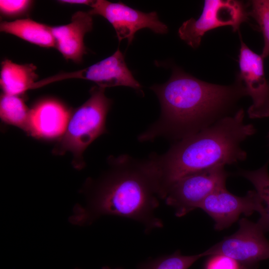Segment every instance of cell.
<instances>
[{
    "label": "cell",
    "instance_id": "d6986e66",
    "mask_svg": "<svg viewBox=\"0 0 269 269\" xmlns=\"http://www.w3.org/2000/svg\"><path fill=\"white\" fill-rule=\"evenodd\" d=\"M248 15L256 20L263 33L264 46L261 55L264 59L269 56V0H252Z\"/></svg>",
    "mask_w": 269,
    "mask_h": 269
},
{
    "label": "cell",
    "instance_id": "ba28073f",
    "mask_svg": "<svg viewBox=\"0 0 269 269\" xmlns=\"http://www.w3.org/2000/svg\"><path fill=\"white\" fill-rule=\"evenodd\" d=\"M88 11L91 15H99L106 18L113 26L120 42L127 39L133 41L135 32L148 28L157 34L168 32L166 25L160 21L155 11L144 13L134 9L122 2H112L106 0L94 1Z\"/></svg>",
    "mask_w": 269,
    "mask_h": 269
},
{
    "label": "cell",
    "instance_id": "7402d4cb",
    "mask_svg": "<svg viewBox=\"0 0 269 269\" xmlns=\"http://www.w3.org/2000/svg\"><path fill=\"white\" fill-rule=\"evenodd\" d=\"M61 3L76 4H85L90 5L94 2L93 0H64L58 1Z\"/></svg>",
    "mask_w": 269,
    "mask_h": 269
},
{
    "label": "cell",
    "instance_id": "e0dca14e",
    "mask_svg": "<svg viewBox=\"0 0 269 269\" xmlns=\"http://www.w3.org/2000/svg\"><path fill=\"white\" fill-rule=\"evenodd\" d=\"M268 161L255 170H241L239 174L248 179L254 185L255 190L262 200L263 210L257 222L263 231L269 232V173Z\"/></svg>",
    "mask_w": 269,
    "mask_h": 269
},
{
    "label": "cell",
    "instance_id": "3957f363",
    "mask_svg": "<svg viewBox=\"0 0 269 269\" xmlns=\"http://www.w3.org/2000/svg\"><path fill=\"white\" fill-rule=\"evenodd\" d=\"M244 110L241 108L233 115L174 142L165 153L150 154L160 199L164 200L171 186L186 175L245 160L247 154L241 143L255 134L256 130L253 124L244 123Z\"/></svg>",
    "mask_w": 269,
    "mask_h": 269
},
{
    "label": "cell",
    "instance_id": "5b68a950",
    "mask_svg": "<svg viewBox=\"0 0 269 269\" xmlns=\"http://www.w3.org/2000/svg\"><path fill=\"white\" fill-rule=\"evenodd\" d=\"M239 225L236 233L225 237L202 255L224 256L237 262L241 269H257L261 261L269 259V241L257 223L242 218Z\"/></svg>",
    "mask_w": 269,
    "mask_h": 269
},
{
    "label": "cell",
    "instance_id": "277c9868",
    "mask_svg": "<svg viewBox=\"0 0 269 269\" xmlns=\"http://www.w3.org/2000/svg\"><path fill=\"white\" fill-rule=\"evenodd\" d=\"M105 90L98 86L91 89L89 98L72 113L65 133L53 149L55 154L71 152L76 168L84 166L83 154L89 145L107 133V117L113 101Z\"/></svg>",
    "mask_w": 269,
    "mask_h": 269
},
{
    "label": "cell",
    "instance_id": "9a60e30c",
    "mask_svg": "<svg viewBox=\"0 0 269 269\" xmlns=\"http://www.w3.org/2000/svg\"><path fill=\"white\" fill-rule=\"evenodd\" d=\"M0 30L40 47H55V40L51 30V26L31 19L2 21L0 24Z\"/></svg>",
    "mask_w": 269,
    "mask_h": 269
},
{
    "label": "cell",
    "instance_id": "6da1fadb",
    "mask_svg": "<svg viewBox=\"0 0 269 269\" xmlns=\"http://www.w3.org/2000/svg\"><path fill=\"white\" fill-rule=\"evenodd\" d=\"M108 163V168L98 179L87 181V205L74 207L70 222L90 224L102 216L110 215L137 221L147 233L161 228L163 222L154 213L160 198L150 156L139 159L123 154L110 156Z\"/></svg>",
    "mask_w": 269,
    "mask_h": 269
},
{
    "label": "cell",
    "instance_id": "52a82bcc",
    "mask_svg": "<svg viewBox=\"0 0 269 269\" xmlns=\"http://www.w3.org/2000/svg\"><path fill=\"white\" fill-rule=\"evenodd\" d=\"M248 11L242 1L236 0H206L200 16L184 21L178 29L180 38L193 48L200 44L204 35L225 26L236 31L248 19Z\"/></svg>",
    "mask_w": 269,
    "mask_h": 269
},
{
    "label": "cell",
    "instance_id": "603a6c76",
    "mask_svg": "<svg viewBox=\"0 0 269 269\" xmlns=\"http://www.w3.org/2000/svg\"><path fill=\"white\" fill-rule=\"evenodd\" d=\"M75 269H79L76 268ZM102 269H111L110 268H109L108 267H104L102 268ZM115 269H123L122 268H116Z\"/></svg>",
    "mask_w": 269,
    "mask_h": 269
},
{
    "label": "cell",
    "instance_id": "ffe728a7",
    "mask_svg": "<svg viewBox=\"0 0 269 269\" xmlns=\"http://www.w3.org/2000/svg\"><path fill=\"white\" fill-rule=\"evenodd\" d=\"M32 2L27 0H0V11L5 16H20L29 10Z\"/></svg>",
    "mask_w": 269,
    "mask_h": 269
},
{
    "label": "cell",
    "instance_id": "ac0fdd59",
    "mask_svg": "<svg viewBox=\"0 0 269 269\" xmlns=\"http://www.w3.org/2000/svg\"><path fill=\"white\" fill-rule=\"evenodd\" d=\"M202 254L183 255L179 251L172 254L151 259L140 264L137 269H188L201 258Z\"/></svg>",
    "mask_w": 269,
    "mask_h": 269
},
{
    "label": "cell",
    "instance_id": "5bb4252c",
    "mask_svg": "<svg viewBox=\"0 0 269 269\" xmlns=\"http://www.w3.org/2000/svg\"><path fill=\"white\" fill-rule=\"evenodd\" d=\"M32 64H18L9 59L1 63L0 84L3 93L22 96L33 89L38 75Z\"/></svg>",
    "mask_w": 269,
    "mask_h": 269
},
{
    "label": "cell",
    "instance_id": "7c38bea8",
    "mask_svg": "<svg viewBox=\"0 0 269 269\" xmlns=\"http://www.w3.org/2000/svg\"><path fill=\"white\" fill-rule=\"evenodd\" d=\"M71 115V111L57 99L41 100L30 109L27 133L39 139L60 138L65 132Z\"/></svg>",
    "mask_w": 269,
    "mask_h": 269
},
{
    "label": "cell",
    "instance_id": "44dd1931",
    "mask_svg": "<svg viewBox=\"0 0 269 269\" xmlns=\"http://www.w3.org/2000/svg\"><path fill=\"white\" fill-rule=\"evenodd\" d=\"M204 269H241L233 260L221 255L212 256L205 264Z\"/></svg>",
    "mask_w": 269,
    "mask_h": 269
},
{
    "label": "cell",
    "instance_id": "4fadbf2b",
    "mask_svg": "<svg viewBox=\"0 0 269 269\" xmlns=\"http://www.w3.org/2000/svg\"><path fill=\"white\" fill-rule=\"evenodd\" d=\"M92 15L88 12L78 11L67 24L51 26L55 47L67 60L79 63L86 53L84 43L85 34L93 29Z\"/></svg>",
    "mask_w": 269,
    "mask_h": 269
},
{
    "label": "cell",
    "instance_id": "9c48e42d",
    "mask_svg": "<svg viewBox=\"0 0 269 269\" xmlns=\"http://www.w3.org/2000/svg\"><path fill=\"white\" fill-rule=\"evenodd\" d=\"M241 41L237 79L242 83L247 96L252 99L248 116L251 119L269 117V83L265 77L264 58Z\"/></svg>",
    "mask_w": 269,
    "mask_h": 269
},
{
    "label": "cell",
    "instance_id": "30bf717a",
    "mask_svg": "<svg viewBox=\"0 0 269 269\" xmlns=\"http://www.w3.org/2000/svg\"><path fill=\"white\" fill-rule=\"evenodd\" d=\"M71 78L88 80L105 89L125 86L141 91L140 84L128 68L124 56L119 48L111 56L86 68L54 75L41 80L40 84L43 86L51 82Z\"/></svg>",
    "mask_w": 269,
    "mask_h": 269
},
{
    "label": "cell",
    "instance_id": "2e32d148",
    "mask_svg": "<svg viewBox=\"0 0 269 269\" xmlns=\"http://www.w3.org/2000/svg\"><path fill=\"white\" fill-rule=\"evenodd\" d=\"M30 109L22 96L2 93L0 100V117L2 122L27 132Z\"/></svg>",
    "mask_w": 269,
    "mask_h": 269
},
{
    "label": "cell",
    "instance_id": "8992f818",
    "mask_svg": "<svg viewBox=\"0 0 269 269\" xmlns=\"http://www.w3.org/2000/svg\"><path fill=\"white\" fill-rule=\"evenodd\" d=\"M229 175L225 165H218L199 171L178 180L164 199L177 217H182L199 207L216 190L225 187Z\"/></svg>",
    "mask_w": 269,
    "mask_h": 269
},
{
    "label": "cell",
    "instance_id": "8fae6325",
    "mask_svg": "<svg viewBox=\"0 0 269 269\" xmlns=\"http://www.w3.org/2000/svg\"><path fill=\"white\" fill-rule=\"evenodd\" d=\"M199 208L214 221L215 230L221 231L229 227L243 214L249 216L254 212L263 210L262 200L256 190H250L243 197L233 194L226 186L207 197Z\"/></svg>",
    "mask_w": 269,
    "mask_h": 269
},
{
    "label": "cell",
    "instance_id": "7a4b0ae2",
    "mask_svg": "<svg viewBox=\"0 0 269 269\" xmlns=\"http://www.w3.org/2000/svg\"><path fill=\"white\" fill-rule=\"evenodd\" d=\"M157 96L161 114L139 134L138 141L165 138L174 142L194 134L226 117L233 115L238 101L247 96L238 79L229 86L200 80L179 68L170 79L150 88Z\"/></svg>",
    "mask_w": 269,
    "mask_h": 269
}]
</instances>
